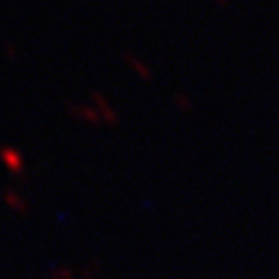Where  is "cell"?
Wrapping results in <instances>:
<instances>
[{
	"mask_svg": "<svg viewBox=\"0 0 279 279\" xmlns=\"http://www.w3.org/2000/svg\"><path fill=\"white\" fill-rule=\"evenodd\" d=\"M217 2H226V0H217Z\"/></svg>",
	"mask_w": 279,
	"mask_h": 279,
	"instance_id": "6da1fadb",
	"label": "cell"
}]
</instances>
